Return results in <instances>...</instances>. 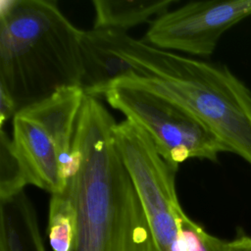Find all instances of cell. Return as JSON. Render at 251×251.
I'll return each instance as SVG.
<instances>
[{
	"mask_svg": "<svg viewBox=\"0 0 251 251\" xmlns=\"http://www.w3.org/2000/svg\"><path fill=\"white\" fill-rule=\"evenodd\" d=\"M116 124L97 98L84 97L66 186L75 214L69 251H154L142 203L115 141Z\"/></svg>",
	"mask_w": 251,
	"mask_h": 251,
	"instance_id": "6da1fadb",
	"label": "cell"
},
{
	"mask_svg": "<svg viewBox=\"0 0 251 251\" xmlns=\"http://www.w3.org/2000/svg\"><path fill=\"white\" fill-rule=\"evenodd\" d=\"M117 43L133 70L122 78L183 106L251 165V91L226 66L160 49L126 31H118Z\"/></svg>",
	"mask_w": 251,
	"mask_h": 251,
	"instance_id": "7a4b0ae2",
	"label": "cell"
},
{
	"mask_svg": "<svg viewBox=\"0 0 251 251\" xmlns=\"http://www.w3.org/2000/svg\"><path fill=\"white\" fill-rule=\"evenodd\" d=\"M81 33L55 1H1L0 87L18 111L63 88L81 87Z\"/></svg>",
	"mask_w": 251,
	"mask_h": 251,
	"instance_id": "3957f363",
	"label": "cell"
},
{
	"mask_svg": "<svg viewBox=\"0 0 251 251\" xmlns=\"http://www.w3.org/2000/svg\"><path fill=\"white\" fill-rule=\"evenodd\" d=\"M84 97L80 86L63 88L14 116L11 146L25 185L32 184L51 195L66 188Z\"/></svg>",
	"mask_w": 251,
	"mask_h": 251,
	"instance_id": "277c9868",
	"label": "cell"
},
{
	"mask_svg": "<svg viewBox=\"0 0 251 251\" xmlns=\"http://www.w3.org/2000/svg\"><path fill=\"white\" fill-rule=\"evenodd\" d=\"M104 97L141 127L161 157L177 170L188 159L216 162L221 153L229 152L200 119L166 96L120 78L109 86Z\"/></svg>",
	"mask_w": 251,
	"mask_h": 251,
	"instance_id": "5b68a950",
	"label": "cell"
},
{
	"mask_svg": "<svg viewBox=\"0 0 251 251\" xmlns=\"http://www.w3.org/2000/svg\"><path fill=\"white\" fill-rule=\"evenodd\" d=\"M121 156L142 203L154 251H185L179 228L183 210L175 181L177 169L168 164L146 137L126 144Z\"/></svg>",
	"mask_w": 251,
	"mask_h": 251,
	"instance_id": "8992f818",
	"label": "cell"
},
{
	"mask_svg": "<svg viewBox=\"0 0 251 251\" xmlns=\"http://www.w3.org/2000/svg\"><path fill=\"white\" fill-rule=\"evenodd\" d=\"M251 16V0L192 1L155 18L144 42L171 52L211 56L222 35Z\"/></svg>",
	"mask_w": 251,
	"mask_h": 251,
	"instance_id": "52a82bcc",
	"label": "cell"
},
{
	"mask_svg": "<svg viewBox=\"0 0 251 251\" xmlns=\"http://www.w3.org/2000/svg\"><path fill=\"white\" fill-rule=\"evenodd\" d=\"M81 56L83 77L81 88L85 95L104 96L116 80L133 73L130 63L117 44V30L91 28L82 30Z\"/></svg>",
	"mask_w": 251,
	"mask_h": 251,
	"instance_id": "ba28073f",
	"label": "cell"
},
{
	"mask_svg": "<svg viewBox=\"0 0 251 251\" xmlns=\"http://www.w3.org/2000/svg\"><path fill=\"white\" fill-rule=\"evenodd\" d=\"M0 251H46L34 207L25 190L0 200Z\"/></svg>",
	"mask_w": 251,
	"mask_h": 251,
	"instance_id": "9c48e42d",
	"label": "cell"
},
{
	"mask_svg": "<svg viewBox=\"0 0 251 251\" xmlns=\"http://www.w3.org/2000/svg\"><path fill=\"white\" fill-rule=\"evenodd\" d=\"M176 0H93V28L126 31L169 11Z\"/></svg>",
	"mask_w": 251,
	"mask_h": 251,
	"instance_id": "30bf717a",
	"label": "cell"
},
{
	"mask_svg": "<svg viewBox=\"0 0 251 251\" xmlns=\"http://www.w3.org/2000/svg\"><path fill=\"white\" fill-rule=\"evenodd\" d=\"M75 214L67 188L52 194L48 213V239L53 251H69L75 232Z\"/></svg>",
	"mask_w": 251,
	"mask_h": 251,
	"instance_id": "8fae6325",
	"label": "cell"
},
{
	"mask_svg": "<svg viewBox=\"0 0 251 251\" xmlns=\"http://www.w3.org/2000/svg\"><path fill=\"white\" fill-rule=\"evenodd\" d=\"M1 165H0V200L11 197L25 190V183L23 179L19 163L13 153L11 137L1 129L0 134Z\"/></svg>",
	"mask_w": 251,
	"mask_h": 251,
	"instance_id": "7c38bea8",
	"label": "cell"
},
{
	"mask_svg": "<svg viewBox=\"0 0 251 251\" xmlns=\"http://www.w3.org/2000/svg\"><path fill=\"white\" fill-rule=\"evenodd\" d=\"M180 236L185 251H228L229 241L208 233L184 212L179 216Z\"/></svg>",
	"mask_w": 251,
	"mask_h": 251,
	"instance_id": "4fadbf2b",
	"label": "cell"
},
{
	"mask_svg": "<svg viewBox=\"0 0 251 251\" xmlns=\"http://www.w3.org/2000/svg\"><path fill=\"white\" fill-rule=\"evenodd\" d=\"M17 112H18V109H17L14 99L3 87H0V126H1V129H3V126L10 119L13 120V118L17 114Z\"/></svg>",
	"mask_w": 251,
	"mask_h": 251,
	"instance_id": "5bb4252c",
	"label": "cell"
},
{
	"mask_svg": "<svg viewBox=\"0 0 251 251\" xmlns=\"http://www.w3.org/2000/svg\"><path fill=\"white\" fill-rule=\"evenodd\" d=\"M228 251H251V236L244 234L238 235L229 241Z\"/></svg>",
	"mask_w": 251,
	"mask_h": 251,
	"instance_id": "9a60e30c",
	"label": "cell"
}]
</instances>
